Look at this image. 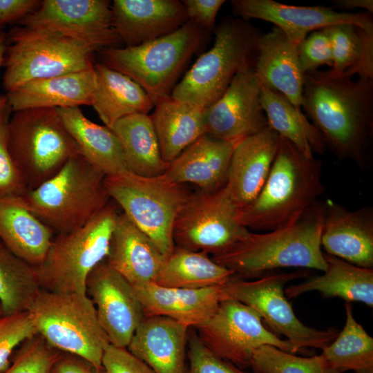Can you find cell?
Wrapping results in <instances>:
<instances>
[{
	"instance_id": "obj_17",
	"label": "cell",
	"mask_w": 373,
	"mask_h": 373,
	"mask_svg": "<svg viewBox=\"0 0 373 373\" xmlns=\"http://www.w3.org/2000/svg\"><path fill=\"white\" fill-rule=\"evenodd\" d=\"M86 287L110 344L126 348L145 316L133 286L104 260L88 274Z\"/></svg>"
},
{
	"instance_id": "obj_22",
	"label": "cell",
	"mask_w": 373,
	"mask_h": 373,
	"mask_svg": "<svg viewBox=\"0 0 373 373\" xmlns=\"http://www.w3.org/2000/svg\"><path fill=\"white\" fill-rule=\"evenodd\" d=\"M189 327L162 316H145L127 350L155 373H189Z\"/></svg>"
},
{
	"instance_id": "obj_26",
	"label": "cell",
	"mask_w": 373,
	"mask_h": 373,
	"mask_svg": "<svg viewBox=\"0 0 373 373\" xmlns=\"http://www.w3.org/2000/svg\"><path fill=\"white\" fill-rule=\"evenodd\" d=\"M254 70L262 86L280 92L302 110L304 73L297 45L278 28L260 37Z\"/></svg>"
},
{
	"instance_id": "obj_21",
	"label": "cell",
	"mask_w": 373,
	"mask_h": 373,
	"mask_svg": "<svg viewBox=\"0 0 373 373\" xmlns=\"http://www.w3.org/2000/svg\"><path fill=\"white\" fill-rule=\"evenodd\" d=\"M279 138V135L267 126L236 144L225 188L238 211L249 205L264 186Z\"/></svg>"
},
{
	"instance_id": "obj_43",
	"label": "cell",
	"mask_w": 373,
	"mask_h": 373,
	"mask_svg": "<svg viewBox=\"0 0 373 373\" xmlns=\"http://www.w3.org/2000/svg\"><path fill=\"white\" fill-rule=\"evenodd\" d=\"M300 65L303 73L318 70L321 66H333L331 42L323 29L313 31L297 46Z\"/></svg>"
},
{
	"instance_id": "obj_49",
	"label": "cell",
	"mask_w": 373,
	"mask_h": 373,
	"mask_svg": "<svg viewBox=\"0 0 373 373\" xmlns=\"http://www.w3.org/2000/svg\"><path fill=\"white\" fill-rule=\"evenodd\" d=\"M6 37L0 32V68L3 66L6 47ZM10 110L7 95H0V124L7 122V113Z\"/></svg>"
},
{
	"instance_id": "obj_42",
	"label": "cell",
	"mask_w": 373,
	"mask_h": 373,
	"mask_svg": "<svg viewBox=\"0 0 373 373\" xmlns=\"http://www.w3.org/2000/svg\"><path fill=\"white\" fill-rule=\"evenodd\" d=\"M187 358L189 373H251L211 352L192 327L189 330Z\"/></svg>"
},
{
	"instance_id": "obj_41",
	"label": "cell",
	"mask_w": 373,
	"mask_h": 373,
	"mask_svg": "<svg viewBox=\"0 0 373 373\" xmlns=\"http://www.w3.org/2000/svg\"><path fill=\"white\" fill-rule=\"evenodd\" d=\"M37 334L28 311L0 317V373L10 366L14 349Z\"/></svg>"
},
{
	"instance_id": "obj_1",
	"label": "cell",
	"mask_w": 373,
	"mask_h": 373,
	"mask_svg": "<svg viewBox=\"0 0 373 373\" xmlns=\"http://www.w3.org/2000/svg\"><path fill=\"white\" fill-rule=\"evenodd\" d=\"M352 77L330 70L305 73L302 108L326 148L365 168L373 133V77Z\"/></svg>"
},
{
	"instance_id": "obj_44",
	"label": "cell",
	"mask_w": 373,
	"mask_h": 373,
	"mask_svg": "<svg viewBox=\"0 0 373 373\" xmlns=\"http://www.w3.org/2000/svg\"><path fill=\"white\" fill-rule=\"evenodd\" d=\"M6 124H0V198L23 196L28 189L9 151Z\"/></svg>"
},
{
	"instance_id": "obj_34",
	"label": "cell",
	"mask_w": 373,
	"mask_h": 373,
	"mask_svg": "<svg viewBox=\"0 0 373 373\" xmlns=\"http://www.w3.org/2000/svg\"><path fill=\"white\" fill-rule=\"evenodd\" d=\"M260 102L268 126L309 157L326 151L324 140L303 110L298 109L284 95L262 86Z\"/></svg>"
},
{
	"instance_id": "obj_28",
	"label": "cell",
	"mask_w": 373,
	"mask_h": 373,
	"mask_svg": "<svg viewBox=\"0 0 373 373\" xmlns=\"http://www.w3.org/2000/svg\"><path fill=\"white\" fill-rule=\"evenodd\" d=\"M55 235L31 212L23 196L0 198V240L17 256L38 267Z\"/></svg>"
},
{
	"instance_id": "obj_27",
	"label": "cell",
	"mask_w": 373,
	"mask_h": 373,
	"mask_svg": "<svg viewBox=\"0 0 373 373\" xmlns=\"http://www.w3.org/2000/svg\"><path fill=\"white\" fill-rule=\"evenodd\" d=\"M95 85L94 66L90 69L28 82L8 93L13 112L33 108H71L91 105Z\"/></svg>"
},
{
	"instance_id": "obj_6",
	"label": "cell",
	"mask_w": 373,
	"mask_h": 373,
	"mask_svg": "<svg viewBox=\"0 0 373 373\" xmlns=\"http://www.w3.org/2000/svg\"><path fill=\"white\" fill-rule=\"evenodd\" d=\"M207 33L189 20L174 32L140 45L104 48L102 63L131 78L155 101L171 95Z\"/></svg>"
},
{
	"instance_id": "obj_2",
	"label": "cell",
	"mask_w": 373,
	"mask_h": 373,
	"mask_svg": "<svg viewBox=\"0 0 373 373\" xmlns=\"http://www.w3.org/2000/svg\"><path fill=\"white\" fill-rule=\"evenodd\" d=\"M322 166L321 161L307 157L280 137L264 186L249 205L238 211L240 223L255 232L296 223L324 192Z\"/></svg>"
},
{
	"instance_id": "obj_3",
	"label": "cell",
	"mask_w": 373,
	"mask_h": 373,
	"mask_svg": "<svg viewBox=\"0 0 373 373\" xmlns=\"http://www.w3.org/2000/svg\"><path fill=\"white\" fill-rule=\"evenodd\" d=\"M324 214L325 202L318 201L296 223L269 231H251L211 258L240 278L283 267L324 271L327 261L321 244Z\"/></svg>"
},
{
	"instance_id": "obj_14",
	"label": "cell",
	"mask_w": 373,
	"mask_h": 373,
	"mask_svg": "<svg viewBox=\"0 0 373 373\" xmlns=\"http://www.w3.org/2000/svg\"><path fill=\"white\" fill-rule=\"evenodd\" d=\"M194 329L211 352L242 369L251 367L254 351L262 345L294 354L287 340L264 326L255 310L235 300H222L211 317Z\"/></svg>"
},
{
	"instance_id": "obj_8",
	"label": "cell",
	"mask_w": 373,
	"mask_h": 373,
	"mask_svg": "<svg viewBox=\"0 0 373 373\" xmlns=\"http://www.w3.org/2000/svg\"><path fill=\"white\" fill-rule=\"evenodd\" d=\"M111 201L86 225L56 234L46 256L37 267L41 289L60 294H86V279L106 259L119 215Z\"/></svg>"
},
{
	"instance_id": "obj_5",
	"label": "cell",
	"mask_w": 373,
	"mask_h": 373,
	"mask_svg": "<svg viewBox=\"0 0 373 373\" xmlns=\"http://www.w3.org/2000/svg\"><path fill=\"white\" fill-rule=\"evenodd\" d=\"M212 48L201 55L171 93L202 109L215 103L242 69L254 68L263 34L242 19L224 18L215 30Z\"/></svg>"
},
{
	"instance_id": "obj_30",
	"label": "cell",
	"mask_w": 373,
	"mask_h": 373,
	"mask_svg": "<svg viewBox=\"0 0 373 373\" xmlns=\"http://www.w3.org/2000/svg\"><path fill=\"white\" fill-rule=\"evenodd\" d=\"M150 117L162 158L168 164L206 133L204 109L171 95L155 101Z\"/></svg>"
},
{
	"instance_id": "obj_52",
	"label": "cell",
	"mask_w": 373,
	"mask_h": 373,
	"mask_svg": "<svg viewBox=\"0 0 373 373\" xmlns=\"http://www.w3.org/2000/svg\"><path fill=\"white\" fill-rule=\"evenodd\" d=\"M1 31V28H0V32Z\"/></svg>"
},
{
	"instance_id": "obj_10",
	"label": "cell",
	"mask_w": 373,
	"mask_h": 373,
	"mask_svg": "<svg viewBox=\"0 0 373 373\" xmlns=\"http://www.w3.org/2000/svg\"><path fill=\"white\" fill-rule=\"evenodd\" d=\"M104 185L122 213L153 240L164 257L169 255L175 247V219L191 192L164 175L143 177L128 171L105 176Z\"/></svg>"
},
{
	"instance_id": "obj_19",
	"label": "cell",
	"mask_w": 373,
	"mask_h": 373,
	"mask_svg": "<svg viewBox=\"0 0 373 373\" xmlns=\"http://www.w3.org/2000/svg\"><path fill=\"white\" fill-rule=\"evenodd\" d=\"M111 14L113 29L126 47L165 36L189 21L178 0H114Z\"/></svg>"
},
{
	"instance_id": "obj_7",
	"label": "cell",
	"mask_w": 373,
	"mask_h": 373,
	"mask_svg": "<svg viewBox=\"0 0 373 373\" xmlns=\"http://www.w3.org/2000/svg\"><path fill=\"white\" fill-rule=\"evenodd\" d=\"M6 128L9 151L28 190L55 175L70 159L80 154L57 108L13 112Z\"/></svg>"
},
{
	"instance_id": "obj_45",
	"label": "cell",
	"mask_w": 373,
	"mask_h": 373,
	"mask_svg": "<svg viewBox=\"0 0 373 373\" xmlns=\"http://www.w3.org/2000/svg\"><path fill=\"white\" fill-rule=\"evenodd\" d=\"M104 373H155L145 363L131 354L126 347L109 344L102 361Z\"/></svg>"
},
{
	"instance_id": "obj_48",
	"label": "cell",
	"mask_w": 373,
	"mask_h": 373,
	"mask_svg": "<svg viewBox=\"0 0 373 373\" xmlns=\"http://www.w3.org/2000/svg\"><path fill=\"white\" fill-rule=\"evenodd\" d=\"M41 3L38 0H0V28L6 23L23 19Z\"/></svg>"
},
{
	"instance_id": "obj_38",
	"label": "cell",
	"mask_w": 373,
	"mask_h": 373,
	"mask_svg": "<svg viewBox=\"0 0 373 373\" xmlns=\"http://www.w3.org/2000/svg\"><path fill=\"white\" fill-rule=\"evenodd\" d=\"M345 308L343 329L321 354L341 373H373V338L355 320L350 303H346Z\"/></svg>"
},
{
	"instance_id": "obj_12",
	"label": "cell",
	"mask_w": 373,
	"mask_h": 373,
	"mask_svg": "<svg viewBox=\"0 0 373 373\" xmlns=\"http://www.w3.org/2000/svg\"><path fill=\"white\" fill-rule=\"evenodd\" d=\"M305 275L303 271H296L253 281L233 275L221 285L222 300H235L255 310L274 334L287 338L294 353L308 347L322 350L336 338L338 329L321 330L305 325L296 316L285 294L284 287L289 281Z\"/></svg>"
},
{
	"instance_id": "obj_25",
	"label": "cell",
	"mask_w": 373,
	"mask_h": 373,
	"mask_svg": "<svg viewBox=\"0 0 373 373\" xmlns=\"http://www.w3.org/2000/svg\"><path fill=\"white\" fill-rule=\"evenodd\" d=\"M164 256L153 240L119 213L106 261L132 286L155 283Z\"/></svg>"
},
{
	"instance_id": "obj_13",
	"label": "cell",
	"mask_w": 373,
	"mask_h": 373,
	"mask_svg": "<svg viewBox=\"0 0 373 373\" xmlns=\"http://www.w3.org/2000/svg\"><path fill=\"white\" fill-rule=\"evenodd\" d=\"M238 213L225 186L191 193L174 223L175 246L211 256L227 251L251 231L240 223Z\"/></svg>"
},
{
	"instance_id": "obj_31",
	"label": "cell",
	"mask_w": 373,
	"mask_h": 373,
	"mask_svg": "<svg viewBox=\"0 0 373 373\" xmlns=\"http://www.w3.org/2000/svg\"><path fill=\"white\" fill-rule=\"evenodd\" d=\"M327 268L321 276L285 289L288 298L318 291L326 298H340L373 307V269L360 267L326 253Z\"/></svg>"
},
{
	"instance_id": "obj_36",
	"label": "cell",
	"mask_w": 373,
	"mask_h": 373,
	"mask_svg": "<svg viewBox=\"0 0 373 373\" xmlns=\"http://www.w3.org/2000/svg\"><path fill=\"white\" fill-rule=\"evenodd\" d=\"M41 290L37 267L0 240V307L2 316L28 311Z\"/></svg>"
},
{
	"instance_id": "obj_11",
	"label": "cell",
	"mask_w": 373,
	"mask_h": 373,
	"mask_svg": "<svg viewBox=\"0 0 373 373\" xmlns=\"http://www.w3.org/2000/svg\"><path fill=\"white\" fill-rule=\"evenodd\" d=\"M28 312L37 334L52 347L102 365L110 343L87 294L41 289Z\"/></svg>"
},
{
	"instance_id": "obj_16",
	"label": "cell",
	"mask_w": 373,
	"mask_h": 373,
	"mask_svg": "<svg viewBox=\"0 0 373 373\" xmlns=\"http://www.w3.org/2000/svg\"><path fill=\"white\" fill-rule=\"evenodd\" d=\"M261 88L253 68L239 71L221 97L204 109L206 133L236 144L267 128Z\"/></svg>"
},
{
	"instance_id": "obj_33",
	"label": "cell",
	"mask_w": 373,
	"mask_h": 373,
	"mask_svg": "<svg viewBox=\"0 0 373 373\" xmlns=\"http://www.w3.org/2000/svg\"><path fill=\"white\" fill-rule=\"evenodd\" d=\"M57 109L80 155L90 164L105 176L127 171L119 142L110 128L88 119L79 107Z\"/></svg>"
},
{
	"instance_id": "obj_9",
	"label": "cell",
	"mask_w": 373,
	"mask_h": 373,
	"mask_svg": "<svg viewBox=\"0 0 373 373\" xmlns=\"http://www.w3.org/2000/svg\"><path fill=\"white\" fill-rule=\"evenodd\" d=\"M3 66V87L8 93L37 79L90 69L98 50L61 33L20 27L8 36Z\"/></svg>"
},
{
	"instance_id": "obj_15",
	"label": "cell",
	"mask_w": 373,
	"mask_h": 373,
	"mask_svg": "<svg viewBox=\"0 0 373 373\" xmlns=\"http://www.w3.org/2000/svg\"><path fill=\"white\" fill-rule=\"evenodd\" d=\"M23 27L57 32L97 50L119 42L112 27L111 3L107 0H44L21 20Z\"/></svg>"
},
{
	"instance_id": "obj_40",
	"label": "cell",
	"mask_w": 373,
	"mask_h": 373,
	"mask_svg": "<svg viewBox=\"0 0 373 373\" xmlns=\"http://www.w3.org/2000/svg\"><path fill=\"white\" fill-rule=\"evenodd\" d=\"M59 353L37 334L22 343L3 373H50Z\"/></svg>"
},
{
	"instance_id": "obj_18",
	"label": "cell",
	"mask_w": 373,
	"mask_h": 373,
	"mask_svg": "<svg viewBox=\"0 0 373 373\" xmlns=\"http://www.w3.org/2000/svg\"><path fill=\"white\" fill-rule=\"evenodd\" d=\"M231 3L240 19L270 22L297 46L310 32L336 24H354L373 34V17L368 12H337L329 7L290 6L274 0H233Z\"/></svg>"
},
{
	"instance_id": "obj_23",
	"label": "cell",
	"mask_w": 373,
	"mask_h": 373,
	"mask_svg": "<svg viewBox=\"0 0 373 373\" xmlns=\"http://www.w3.org/2000/svg\"><path fill=\"white\" fill-rule=\"evenodd\" d=\"M236 144L204 133L169 163L163 174L169 181L191 183L204 193H212L227 184Z\"/></svg>"
},
{
	"instance_id": "obj_20",
	"label": "cell",
	"mask_w": 373,
	"mask_h": 373,
	"mask_svg": "<svg viewBox=\"0 0 373 373\" xmlns=\"http://www.w3.org/2000/svg\"><path fill=\"white\" fill-rule=\"evenodd\" d=\"M321 244L329 255L372 269V208L351 211L332 201L325 202Z\"/></svg>"
},
{
	"instance_id": "obj_24",
	"label": "cell",
	"mask_w": 373,
	"mask_h": 373,
	"mask_svg": "<svg viewBox=\"0 0 373 373\" xmlns=\"http://www.w3.org/2000/svg\"><path fill=\"white\" fill-rule=\"evenodd\" d=\"M133 287L145 316L169 317L189 328L205 322L222 300L221 285L189 289L146 283Z\"/></svg>"
},
{
	"instance_id": "obj_50",
	"label": "cell",
	"mask_w": 373,
	"mask_h": 373,
	"mask_svg": "<svg viewBox=\"0 0 373 373\" xmlns=\"http://www.w3.org/2000/svg\"><path fill=\"white\" fill-rule=\"evenodd\" d=\"M332 2L342 9L354 10L356 8L365 9L367 12L373 14L372 0H334Z\"/></svg>"
},
{
	"instance_id": "obj_51",
	"label": "cell",
	"mask_w": 373,
	"mask_h": 373,
	"mask_svg": "<svg viewBox=\"0 0 373 373\" xmlns=\"http://www.w3.org/2000/svg\"><path fill=\"white\" fill-rule=\"evenodd\" d=\"M2 316L1 311V307H0V317Z\"/></svg>"
},
{
	"instance_id": "obj_35",
	"label": "cell",
	"mask_w": 373,
	"mask_h": 373,
	"mask_svg": "<svg viewBox=\"0 0 373 373\" xmlns=\"http://www.w3.org/2000/svg\"><path fill=\"white\" fill-rule=\"evenodd\" d=\"M233 275L206 253L175 246L165 257L154 283L164 287L198 289L222 285Z\"/></svg>"
},
{
	"instance_id": "obj_47",
	"label": "cell",
	"mask_w": 373,
	"mask_h": 373,
	"mask_svg": "<svg viewBox=\"0 0 373 373\" xmlns=\"http://www.w3.org/2000/svg\"><path fill=\"white\" fill-rule=\"evenodd\" d=\"M50 373H104V370L102 365L97 366L75 354L59 352Z\"/></svg>"
},
{
	"instance_id": "obj_29",
	"label": "cell",
	"mask_w": 373,
	"mask_h": 373,
	"mask_svg": "<svg viewBox=\"0 0 373 373\" xmlns=\"http://www.w3.org/2000/svg\"><path fill=\"white\" fill-rule=\"evenodd\" d=\"M95 85L91 105L104 125L136 113L148 114L155 100L127 75L103 63L94 65Z\"/></svg>"
},
{
	"instance_id": "obj_39",
	"label": "cell",
	"mask_w": 373,
	"mask_h": 373,
	"mask_svg": "<svg viewBox=\"0 0 373 373\" xmlns=\"http://www.w3.org/2000/svg\"><path fill=\"white\" fill-rule=\"evenodd\" d=\"M251 367L255 373H341L322 354L301 357L268 345L254 351Z\"/></svg>"
},
{
	"instance_id": "obj_37",
	"label": "cell",
	"mask_w": 373,
	"mask_h": 373,
	"mask_svg": "<svg viewBox=\"0 0 373 373\" xmlns=\"http://www.w3.org/2000/svg\"><path fill=\"white\" fill-rule=\"evenodd\" d=\"M331 42L335 75H365L373 77V34L351 23L323 28Z\"/></svg>"
},
{
	"instance_id": "obj_32",
	"label": "cell",
	"mask_w": 373,
	"mask_h": 373,
	"mask_svg": "<svg viewBox=\"0 0 373 373\" xmlns=\"http://www.w3.org/2000/svg\"><path fill=\"white\" fill-rule=\"evenodd\" d=\"M117 137L126 170L143 177L163 175L169 164L162 158L158 139L148 114L124 117L110 128Z\"/></svg>"
},
{
	"instance_id": "obj_46",
	"label": "cell",
	"mask_w": 373,
	"mask_h": 373,
	"mask_svg": "<svg viewBox=\"0 0 373 373\" xmlns=\"http://www.w3.org/2000/svg\"><path fill=\"white\" fill-rule=\"evenodd\" d=\"M188 20L200 26L207 32L215 30L216 18L224 0H183Z\"/></svg>"
},
{
	"instance_id": "obj_4",
	"label": "cell",
	"mask_w": 373,
	"mask_h": 373,
	"mask_svg": "<svg viewBox=\"0 0 373 373\" xmlns=\"http://www.w3.org/2000/svg\"><path fill=\"white\" fill-rule=\"evenodd\" d=\"M105 175L80 154L23 198L31 212L54 233H66L92 220L111 202Z\"/></svg>"
}]
</instances>
